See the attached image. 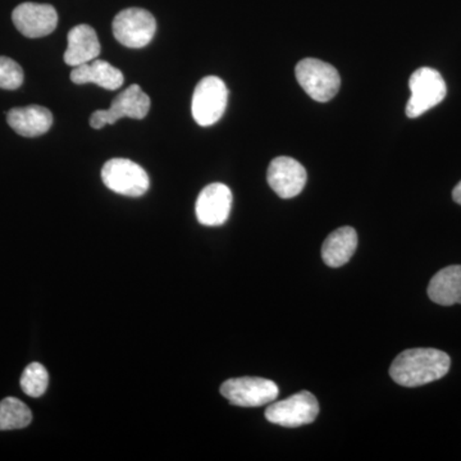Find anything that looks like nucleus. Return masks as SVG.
<instances>
[{
  "label": "nucleus",
  "mask_w": 461,
  "mask_h": 461,
  "mask_svg": "<svg viewBox=\"0 0 461 461\" xmlns=\"http://www.w3.org/2000/svg\"><path fill=\"white\" fill-rule=\"evenodd\" d=\"M451 359L437 348H409L397 355L390 375L403 387H420L444 378L450 371Z\"/></svg>",
  "instance_id": "f257e3e1"
},
{
  "label": "nucleus",
  "mask_w": 461,
  "mask_h": 461,
  "mask_svg": "<svg viewBox=\"0 0 461 461\" xmlns=\"http://www.w3.org/2000/svg\"><path fill=\"white\" fill-rule=\"evenodd\" d=\"M296 80L312 99L326 103L339 93L341 78L335 67L323 60L306 58L297 63Z\"/></svg>",
  "instance_id": "f03ea898"
},
{
  "label": "nucleus",
  "mask_w": 461,
  "mask_h": 461,
  "mask_svg": "<svg viewBox=\"0 0 461 461\" xmlns=\"http://www.w3.org/2000/svg\"><path fill=\"white\" fill-rule=\"evenodd\" d=\"M229 90L217 76H208L196 85L191 112L199 126L208 127L222 118L227 107Z\"/></svg>",
  "instance_id": "7ed1b4c3"
},
{
  "label": "nucleus",
  "mask_w": 461,
  "mask_h": 461,
  "mask_svg": "<svg viewBox=\"0 0 461 461\" xmlns=\"http://www.w3.org/2000/svg\"><path fill=\"white\" fill-rule=\"evenodd\" d=\"M409 87L411 91V99L406 104V115L409 118L420 117L430 108L436 107L447 93L444 77L429 67L417 69L409 80Z\"/></svg>",
  "instance_id": "20e7f679"
},
{
  "label": "nucleus",
  "mask_w": 461,
  "mask_h": 461,
  "mask_svg": "<svg viewBox=\"0 0 461 461\" xmlns=\"http://www.w3.org/2000/svg\"><path fill=\"white\" fill-rule=\"evenodd\" d=\"M102 180L109 190L130 198L144 195L150 186L145 169L123 158H114L105 163L102 169Z\"/></svg>",
  "instance_id": "39448f33"
},
{
  "label": "nucleus",
  "mask_w": 461,
  "mask_h": 461,
  "mask_svg": "<svg viewBox=\"0 0 461 461\" xmlns=\"http://www.w3.org/2000/svg\"><path fill=\"white\" fill-rule=\"evenodd\" d=\"M156 32V18L147 9H123L113 21L114 38L124 47L132 50L147 47L153 41Z\"/></svg>",
  "instance_id": "423d86ee"
},
{
  "label": "nucleus",
  "mask_w": 461,
  "mask_h": 461,
  "mask_svg": "<svg viewBox=\"0 0 461 461\" xmlns=\"http://www.w3.org/2000/svg\"><path fill=\"white\" fill-rule=\"evenodd\" d=\"M320 414V403L308 391L295 393L282 402H272L266 411V420L277 426L296 429L313 423Z\"/></svg>",
  "instance_id": "0eeeda50"
},
{
  "label": "nucleus",
  "mask_w": 461,
  "mask_h": 461,
  "mask_svg": "<svg viewBox=\"0 0 461 461\" xmlns=\"http://www.w3.org/2000/svg\"><path fill=\"white\" fill-rule=\"evenodd\" d=\"M221 393L232 405L256 408L275 402L280 390L271 379L241 377L224 382L221 386Z\"/></svg>",
  "instance_id": "6e6552de"
},
{
  "label": "nucleus",
  "mask_w": 461,
  "mask_h": 461,
  "mask_svg": "<svg viewBox=\"0 0 461 461\" xmlns=\"http://www.w3.org/2000/svg\"><path fill=\"white\" fill-rule=\"evenodd\" d=\"M150 105V98L147 93H144L139 85H131L112 102L109 109L94 112L90 117V126L100 130L105 124H114L118 120L126 117L132 120H144Z\"/></svg>",
  "instance_id": "1a4fd4ad"
},
{
  "label": "nucleus",
  "mask_w": 461,
  "mask_h": 461,
  "mask_svg": "<svg viewBox=\"0 0 461 461\" xmlns=\"http://www.w3.org/2000/svg\"><path fill=\"white\" fill-rule=\"evenodd\" d=\"M12 20L18 32L26 38H44L56 30L58 14L53 5L23 3L14 8Z\"/></svg>",
  "instance_id": "9d476101"
},
{
  "label": "nucleus",
  "mask_w": 461,
  "mask_h": 461,
  "mask_svg": "<svg viewBox=\"0 0 461 461\" xmlns=\"http://www.w3.org/2000/svg\"><path fill=\"white\" fill-rule=\"evenodd\" d=\"M306 171L302 163L290 157H278L269 165L267 180L282 199L295 198L306 184Z\"/></svg>",
  "instance_id": "9b49d317"
},
{
  "label": "nucleus",
  "mask_w": 461,
  "mask_h": 461,
  "mask_svg": "<svg viewBox=\"0 0 461 461\" xmlns=\"http://www.w3.org/2000/svg\"><path fill=\"white\" fill-rule=\"evenodd\" d=\"M232 208V193L226 185L215 182L208 185L196 200V217L208 227L222 226L229 220Z\"/></svg>",
  "instance_id": "f8f14e48"
},
{
  "label": "nucleus",
  "mask_w": 461,
  "mask_h": 461,
  "mask_svg": "<svg viewBox=\"0 0 461 461\" xmlns=\"http://www.w3.org/2000/svg\"><path fill=\"white\" fill-rule=\"evenodd\" d=\"M7 122L14 131L23 138H36L50 131L53 114L41 105L14 108L7 113Z\"/></svg>",
  "instance_id": "ddd939ff"
},
{
  "label": "nucleus",
  "mask_w": 461,
  "mask_h": 461,
  "mask_svg": "<svg viewBox=\"0 0 461 461\" xmlns=\"http://www.w3.org/2000/svg\"><path fill=\"white\" fill-rule=\"evenodd\" d=\"M66 65L77 67L89 63L99 57L100 42L95 30L89 25L75 26L67 36Z\"/></svg>",
  "instance_id": "4468645a"
},
{
  "label": "nucleus",
  "mask_w": 461,
  "mask_h": 461,
  "mask_svg": "<svg viewBox=\"0 0 461 461\" xmlns=\"http://www.w3.org/2000/svg\"><path fill=\"white\" fill-rule=\"evenodd\" d=\"M71 81L77 85L96 84L105 90H117L122 86L124 77L122 72L111 63L94 59L85 65L74 67Z\"/></svg>",
  "instance_id": "2eb2a0df"
},
{
  "label": "nucleus",
  "mask_w": 461,
  "mask_h": 461,
  "mask_svg": "<svg viewBox=\"0 0 461 461\" xmlns=\"http://www.w3.org/2000/svg\"><path fill=\"white\" fill-rule=\"evenodd\" d=\"M357 248V230L353 227H341L333 230L324 241L321 247V258L330 268H339L353 258Z\"/></svg>",
  "instance_id": "dca6fc26"
},
{
  "label": "nucleus",
  "mask_w": 461,
  "mask_h": 461,
  "mask_svg": "<svg viewBox=\"0 0 461 461\" xmlns=\"http://www.w3.org/2000/svg\"><path fill=\"white\" fill-rule=\"evenodd\" d=\"M427 293L436 304H461V266L446 267L437 272L429 282Z\"/></svg>",
  "instance_id": "f3484780"
},
{
  "label": "nucleus",
  "mask_w": 461,
  "mask_h": 461,
  "mask_svg": "<svg viewBox=\"0 0 461 461\" xmlns=\"http://www.w3.org/2000/svg\"><path fill=\"white\" fill-rule=\"evenodd\" d=\"M32 420V412L16 397L0 402V430L25 429Z\"/></svg>",
  "instance_id": "a211bd4d"
},
{
  "label": "nucleus",
  "mask_w": 461,
  "mask_h": 461,
  "mask_svg": "<svg viewBox=\"0 0 461 461\" xmlns=\"http://www.w3.org/2000/svg\"><path fill=\"white\" fill-rule=\"evenodd\" d=\"M50 384V375L41 363H32L26 366L21 377V388L26 395L41 397Z\"/></svg>",
  "instance_id": "6ab92c4d"
},
{
  "label": "nucleus",
  "mask_w": 461,
  "mask_h": 461,
  "mask_svg": "<svg viewBox=\"0 0 461 461\" xmlns=\"http://www.w3.org/2000/svg\"><path fill=\"white\" fill-rule=\"evenodd\" d=\"M23 83V69L8 57H0V89L16 90Z\"/></svg>",
  "instance_id": "aec40b11"
},
{
  "label": "nucleus",
  "mask_w": 461,
  "mask_h": 461,
  "mask_svg": "<svg viewBox=\"0 0 461 461\" xmlns=\"http://www.w3.org/2000/svg\"><path fill=\"white\" fill-rule=\"evenodd\" d=\"M453 199L455 200V203L461 205V181L456 185V186H455L453 191Z\"/></svg>",
  "instance_id": "412c9836"
}]
</instances>
